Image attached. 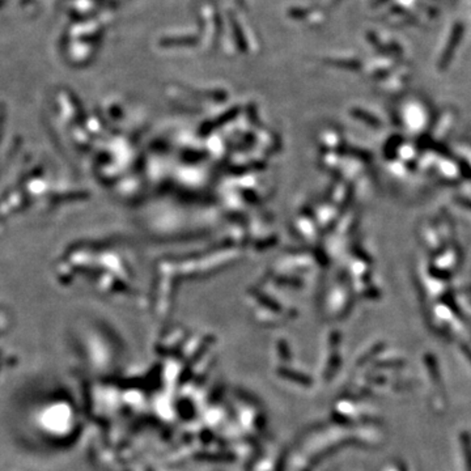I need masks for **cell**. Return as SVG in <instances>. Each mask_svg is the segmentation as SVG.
I'll list each match as a JSON object with an SVG mask.
<instances>
[{"label":"cell","mask_w":471,"mask_h":471,"mask_svg":"<svg viewBox=\"0 0 471 471\" xmlns=\"http://www.w3.org/2000/svg\"><path fill=\"white\" fill-rule=\"evenodd\" d=\"M462 33H464V27H462V25H456V28L453 29L452 38H450V41H449L448 47L445 49V58H448L449 55L452 57L453 51L456 49V46L458 45L460 38L462 37Z\"/></svg>","instance_id":"6da1fadb"}]
</instances>
